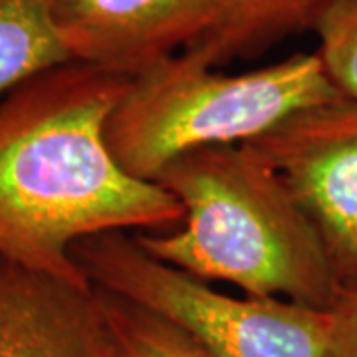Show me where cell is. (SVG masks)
<instances>
[{"mask_svg": "<svg viewBox=\"0 0 357 357\" xmlns=\"http://www.w3.org/2000/svg\"><path fill=\"white\" fill-rule=\"evenodd\" d=\"M129 82L70 60L0 100V256L91 288L70 255L79 238L183 222V204L129 175L105 143Z\"/></svg>", "mask_w": 357, "mask_h": 357, "instance_id": "6da1fadb", "label": "cell"}, {"mask_svg": "<svg viewBox=\"0 0 357 357\" xmlns=\"http://www.w3.org/2000/svg\"><path fill=\"white\" fill-rule=\"evenodd\" d=\"M153 183L185 208L171 234H137L149 255L246 296L330 310L342 292L314 222L280 175L246 143L175 157Z\"/></svg>", "mask_w": 357, "mask_h": 357, "instance_id": "7a4b0ae2", "label": "cell"}, {"mask_svg": "<svg viewBox=\"0 0 357 357\" xmlns=\"http://www.w3.org/2000/svg\"><path fill=\"white\" fill-rule=\"evenodd\" d=\"M340 98L316 52L243 74H222L181 52L129 82L105 123V143L129 175L153 183L178 155L243 145L288 115Z\"/></svg>", "mask_w": 357, "mask_h": 357, "instance_id": "3957f363", "label": "cell"}, {"mask_svg": "<svg viewBox=\"0 0 357 357\" xmlns=\"http://www.w3.org/2000/svg\"><path fill=\"white\" fill-rule=\"evenodd\" d=\"M70 255L91 288L169 319L213 357H326L330 310L218 292L153 258L126 230L79 238Z\"/></svg>", "mask_w": 357, "mask_h": 357, "instance_id": "277c9868", "label": "cell"}, {"mask_svg": "<svg viewBox=\"0 0 357 357\" xmlns=\"http://www.w3.org/2000/svg\"><path fill=\"white\" fill-rule=\"evenodd\" d=\"M246 145L314 222L342 286L357 282V100L304 107Z\"/></svg>", "mask_w": 357, "mask_h": 357, "instance_id": "5b68a950", "label": "cell"}, {"mask_svg": "<svg viewBox=\"0 0 357 357\" xmlns=\"http://www.w3.org/2000/svg\"><path fill=\"white\" fill-rule=\"evenodd\" d=\"M68 56L137 77L191 48L217 20L215 0H46Z\"/></svg>", "mask_w": 357, "mask_h": 357, "instance_id": "8992f818", "label": "cell"}, {"mask_svg": "<svg viewBox=\"0 0 357 357\" xmlns=\"http://www.w3.org/2000/svg\"><path fill=\"white\" fill-rule=\"evenodd\" d=\"M0 357H93V288L0 256Z\"/></svg>", "mask_w": 357, "mask_h": 357, "instance_id": "52a82bcc", "label": "cell"}, {"mask_svg": "<svg viewBox=\"0 0 357 357\" xmlns=\"http://www.w3.org/2000/svg\"><path fill=\"white\" fill-rule=\"evenodd\" d=\"M326 0H215L217 20L187 54L218 68L258 58L282 40L312 30Z\"/></svg>", "mask_w": 357, "mask_h": 357, "instance_id": "ba28073f", "label": "cell"}, {"mask_svg": "<svg viewBox=\"0 0 357 357\" xmlns=\"http://www.w3.org/2000/svg\"><path fill=\"white\" fill-rule=\"evenodd\" d=\"M93 357H213L153 312L93 288Z\"/></svg>", "mask_w": 357, "mask_h": 357, "instance_id": "9c48e42d", "label": "cell"}, {"mask_svg": "<svg viewBox=\"0 0 357 357\" xmlns=\"http://www.w3.org/2000/svg\"><path fill=\"white\" fill-rule=\"evenodd\" d=\"M70 60L46 0H0V100L28 77Z\"/></svg>", "mask_w": 357, "mask_h": 357, "instance_id": "30bf717a", "label": "cell"}, {"mask_svg": "<svg viewBox=\"0 0 357 357\" xmlns=\"http://www.w3.org/2000/svg\"><path fill=\"white\" fill-rule=\"evenodd\" d=\"M312 32L333 86L357 100V0H326Z\"/></svg>", "mask_w": 357, "mask_h": 357, "instance_id": "8fae6325", "label": "cell"}, {"mask_svg": "<svg viewBox=\"0 0 357 357\" xmlns=\"http://www.w3.org/2000/svg\"><path fill=\"white\" fill-rule=\"evenodd\" d=\"M326 357H357V282L342 286L330 307Z\"/></svg>", "mask_w": 357, "mask_h": 357, "instance_id": "7c38bea8", "label": "cell"}]
</instances>
